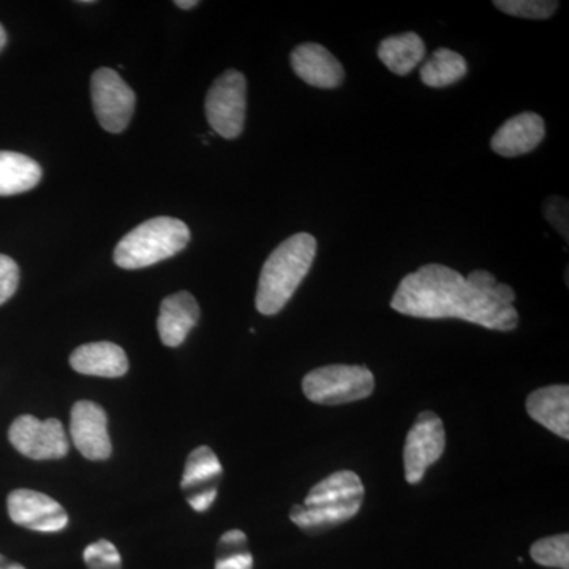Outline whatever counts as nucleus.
I'll return each mask as SVG.
<instances>
[{
    "label": "nucleus",
    "mask_w": 569,
    "mask_h": 569,
    "mask_svg": "<svg viewBox=\"0 0 569 569\" xmlns=\"http://www.w3.org/2000/svg\"><path fill=\"white\" fill-rule=\"evenodd\" d=\"M317 254V239L309 233L288 238L269 254L258 280L254 306L263 316H277L309 274Z\"/></svg>",
    "instance_id": "2"
},
{
    "label": "nucleus",
    "mask_w": 569,
    "mask_h": 569,
    "mask_svg": "<svg viewBox=\"0 0 569 569\" xmlns=\"http://www.w3.org/2000/svg\"><path fill=\"white\" fill-rule=\"evenodd\" d=\"M206 118L213 132L234 140L244 130L247 81L238 70H227L217 78L206 96Z\"/></svg>",
    "instance_id": "6"
},
{
    "label": "nucleus",
    "mask_w": 569,
    "mask_h": 569,
    "mask_svg": "<svg viewBox=\"0 0 569 569\" xmlns=\"http://www.w3.org/2000/svg\"><path fill=\"white\" fill-rule=\"evenodd\" d=\"M295 73L313 88H339L346 70L331 51L318 43H302L291 52Z\"/></svg>",
    "instance_id": "13"
},
{
    "label": "nucleus",
    "mask_w": 569,
    "mask_h": 569,
    "mask_svg": "<svg viewBox=\"0 0 569 569\" xmlns=\"http://www.w3.org/2000/svg\"><path fill=\"white\" fill-rule=\"evenodd\" d=\"M190 230L173 217H156L123 236L114 249V263L122 269L148 268L186 249Z\"/></svg>",
    "instance_id": "4"
},
{
    "label": "nucleus",
    "mask_w": 569,
    "mask_h": 569,
    "mask_svg": "<svg viewBox=\"0 0 569 569\" xmlns=\"http://www.w3.org/2000/svg\"><path fill=\"white\" fill-rule=\"evenodd\" d=\"M20 284V268L17 261L11 260L7 254H0V306L17 293Z\"/></svg>",
    "instance_id": "25"
},
{
    "label": "nucleus",
    "mask_w": 569,
    "mask_h": 569,
    "mask_svg": "<svg viewBox=\"0 0 569 569\" xmlns=\"http://www.w3.org/2000/svg\"><path fill=\"white\" fill-rule=\"evenodd\" d=\"M376 378L366 366L332 365L307 373L302 391L320 406H342L372 396Z\"/></svg>",
    "instance_id": "5"
},
{
    "label": "nucleus",
    "mask_w": 569,
    "mask_h": 569,
    "mask_svg": "<svg viewBox=\"0 0 569 569\" xmlns=\"http://www.w3.org/2000/svg\"><path fill=\"white\" fill-rule=\"evenodd\" d=\"M70 436L89 460H107L112 452L107 413L99 403L80 400L71 408Z\"/></svg>",
    "instance_id": "12"
},
{
    "label": "nucleus",
    "mask_w": 569,
    "mask_h": 569,
    "mask_svg": "<svg viewBox=\"0 0 569 569\" xmlns=\"http://www.w3.org/2000/svg\"><path fill=\"white\" fill-rule=\"evenodd\" d=\"M546 137V126L537 112H522L508 119L490 141L492 151L501 157H519L535 151Z\"/></svg>",
    "instance_id": "14"
},
{
    "label": "nucleus",
    "mask_w": 569,
    "mask_h": 569,
    "mask_svg": "<svg viewBox=\"0 0 569 569\" xmlns=\"http://www.w3.org/2000/svg\"><path fill=\"white\" fill-rule=\"evenodd\" d=\"M530 556L541 567L569 569L568 533L539 539L531 546Z\"/></svg>",
    "instance_id": "22"
},
{
    "label": "nucleus",
    "mask_w": 569,
    "mask_h": 569,
    "mask_svg": "<svg viewBox=\"0 0 569 569\" xmlns=\"http://www.w3.org/2000/svg\"><path fill=\"white\" fill-rule=\"evenodd\" d=\"M447 448V432L440 417L433 411H422L408 432L403 448L406 479L418 485L425 478L427 468L443 456Z\"/></svg>",
    "instance_id": "9"
},
{
    "label": "nucleus",
    "mask_w": 569,
    "mask_h": 569,
    "mask_svg": "<svg viewBox=\"0 0 569 569\" xmlns=\"http://www.w3.org/2000/svg\"><path fill=\"white\" fill-rule=\"evenodd\" d=\"M378 58L392 73L406 77L425 61L426 44L418 33H399L381 41Z\"/></svg>",
    "instance_id": "18"
},
{
    "label": "nucleus",
    "mask_w": 569,
    "mask_h": 569,
    "mask_svg": "<svg viewBox=\"0 0 569 569\" xmlns=\"http://www.w3.org/2000/svg\"><path fill=\"white\" fill-rule=\"evenodd\" d=\"M568 201L560 197H550L545 203V216L548 222L556 228L565 241H568Z\"/></svg>",
    "instance_id": "26"
},
{
    "label": "nucleus",
    "mask_w": 569,
    "mask_h": 569,
    "mask_svg": "<svg viewBox=\"0 0 569 569\" xmlns=\"http://www.w3.org/2000/svg\"><path fill=\"white\" fill-rule=\"evenodd\" d=\"M6 44H7V32H6V29H3V26L0 24V51H2L3 48H6Z\"/></svg>",
    "instance_id": "29"
},
{
    "label": "nucleus",
    "mask_w": 569,
    "mask_h": 569,
    "mask_svg": "<svg viewBox=\"0 0 569 569\" xmlns=\"http://www.w3.org/2000/svg\"><path fill=\"white\" fill-rule=\"evenodd\" d=\"M493 6L511 17L548 20L559 9L560 3L556 0H496Z\"/></svg>",
    "instance_id": "23"
},
{
    "label": "nucleus",
    "mask_w": 569,
    "mask_h": 569,
    "mask_svg": "<svg viewBox=\"0 0 569 569\" xmlns=\"http://www.w3.org/2000/svg\"><path fill=\"white\" fill-rule=\"evenodd\" d=\"M0 569H26L20 563H11L6 557L0 556Z\"/></svg>",
    "instance_id": "27"
},
{
    "label": "nucleus",
    "mask_w": 569,
    "mask_h": 569,
    "mask_svg": "<svg viewBox=\"0 0 569 569\" xmlns=\"http://www.w3.org/2000/svg\"><path fill=\"white\" fill-rule=\"evenodd\" d=\"M41 167L20 152L0 151V197L24 193L41 181Z\"/></svg>",
    "instance_id": "19"
},
{
    "label": "nucleus",
    "mask_w": 569,
    "mask_h": 569,
    "mask_svg": "<svg viewBox=\"0 0 569 569\" xmlns=\"http://www.w3.org/2000/svg\"><path fill=\"white\" fill-rule=\"evenodd\" d=\"M82 559H84L88 569H122L121 553L107 539H99V541L88 546Z\"/></svg>",
    "instance_id": "24"
},
{
    "label": "nucleus",
    "mask_w": 569,
    "mask_h": 569,
    "mask_svg": "<svg viewBox=\"0 0 569 569\" xmlns=\"http://www.w3.org/2000/svg\"><path fill=\"white\" fill-rule=\"evenodd\" d=\"M7 508L10 519L24 529L56 533L69 526V515L62 505L37 490H13L7 500Z\"/></svg>",
    "instance_id": "11"
},
{
    "label": "nucleus",
    "mask_w": 569,
    "mask_h": 569,
    "mask_svg": "<svg viewBox=\"0 0 569 569\" xmlns=\"http://www.w3.org/2000/svg\"><path fill=\"white\" fill-rule=\"evenodd\" d=\"M365 500V486L355 471L329 475L307 493L305 503L295 505L290 519L307 533L332 529L358 515Z\"/></svg>",
    "instance_id": "3"
},
{
    "label": "nucleus",
    "mask_w": 569,
    "mask_h": 569,
    "mask_svg": "<svg viewBox=\"0 0 569 569\" xmlns=\"http://www.w3.org/2000/svg\"><path fill=\"white\" fill-rule=\"evenodd\" d=\"M222 475V463L211 448L200 447L190 452L183 468L181 490L194 511L206 512L212 507Z\"/></svg>",
    "instance_id": "10"
},
{
    "label": "nucleus",
    "mask_w": 569,
    "mask_h": 569,
    "mask_svg": "<svg viewBox=\"0 0 569 569\" xmlns=\"http://www.w3.org/2000/svg\"><path fill=\"white\" fill-rule=\"evenodd\" d=\"M200 320V306L189 291H179L163 299L160 306L159 329L163 346L176 348L186 342L187 336Z\"/></svg>",
    "instance_id": "15"
},
{
    "label": "nucleus",
    "mask_w": 569,
    "mask_h": 569,
    "mask_svg": "<svg viewBox=\"0 0 569 569\" xmlns=\"http://www.w3.org/2000/svg\"><path fill=\"white\" fill-rule=\"evenodd\" d=\"M70 366L82 376L119 378L129 370V359L116 343L92 342L78 347L71 353Z\"/></svg>",
    "instance_id": "16"
},
{
    "label": "nucleus",
    "mask_w": 569,
    "mask_h": 569,
    "mask_svg": "<svg viewBox=\"0 0 569 569\" xmlns=\"http://www.w3.org/2000/svg\"><path fill=\"white\" fill-rule=\"evenodd\" d=\"M174 3H176V6L179 7V9H182V10L194 9V7L198 6L197 0H178V2H174Z\"/></svg>",
    "instance_id": "28"
},
{
    "label": "nucleus",
    "mask_w": 569,
    "mask_h": 569,
    "mask_svg": "<svg viewBox=\"0 0 569 569\" xmlns=\"http://www.w3.org/2000/svg\"><path fill=\"white\" fill-rule=\"evenodd\" d=\"M467 62L459 52L438 48L421 67V80L429 88H448L467 74Z\"/></svg>",
    "instance_id": "20"
},
{
    "label": "nucleus",
    "mask_w": 569,
    "mask_h": 569,
    "mask_svg": "<svg viewBox=\"0 0 569 569\" xmlns=\"http://www.w3.org/2000/svg\"><path fill=\"white\" fill-rule=\"evenodd\" d=\"M9 438L18 452L32 460H56L69 455V438L59 419L40 421L32 415H22L10 426Z\"/></svg>",
    "instance_id": "8"
},
{
    "label": "nucleus",
    "mask_w": 569,
    "mask_h": 569,
    "mask_svg": "<svg viewBox=\"0 0 569 569\" xmlns=\"http://www.w3.org/2000/svg\"><path fill=\"white\" fill-rule=\"evenodd\" d=\"M91 93L93 111L102 129L121 133L130 123L134 111L133 89L112 69H99L92 74Z\"/></svg>",
    "instance_id": "7"
},
{
    "label": "nucleus",
    "mask_w": 569,
    "mask_h": 569,
    "mask_svg": "<svg viewBox=\"0 0 569 569\" xmlns=\"http://www.w3.org/2000/svg\"><path fill=\"white\" fill-rule=\"evenodd\" d=\"M515 301V290L488 271L478 269L463 277L448 266L430 263L403 277L391 307L402 316L426 320L459 318L507 332L519 325Z\"/></svg>",
    "instance_id": "1"
},
{
    "label": "nucleus",
    "mask_w": 569,
    "mask_h": 569,
    "mask_svg": "<svg viewBox=\"0 0 569 569\" xmlns=\"http://www.w3.org/2000/svg\"><path fill=\"white\" fill-rule=\"evenodd\" d=\"M216 569H253V557L247 548V535L230 530L217 546Z\"/></svg>",
    "instance_id": "21"
},
{
    "label": "nucleus",
    "mask_w": 569,
    "mask_h": 569,
    "mask_svg": "<svg viewBox=\"0 0 569 569\" xmlns=\"http://www.w3.org/2000/svg\"><path fill=\"white\" fill-rule=\"evenodd\" d=\"M527 411L533 421L546 427L557 437L569 438V388L556 385L531 392L527 399Z\"/></svg>",
    "instance_id": "17"
}]
</instances>
